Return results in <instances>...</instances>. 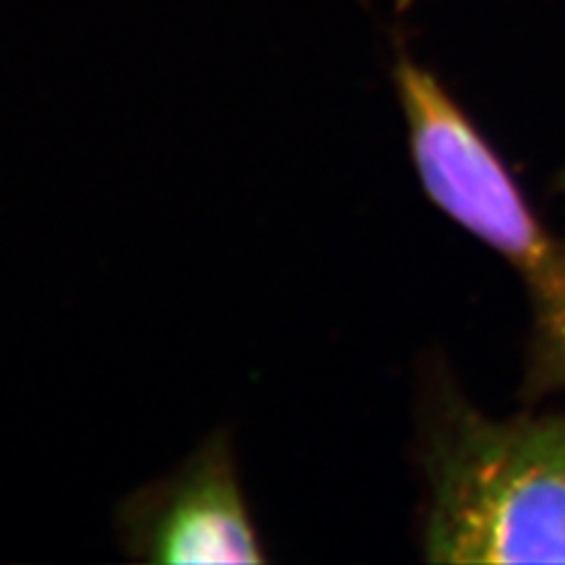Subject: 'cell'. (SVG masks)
I'll list each match as a JSON object with an SVG mask.
<instances>
[{
  "label": "cell",
  "mask_w": 565,
  "mask_h": 565,
  "mask_svg": "<svg viewBox=\"0 0 565 565\" xmlns=\"http://www.w3.org/2000/svg\"><path fill=\"white\" fill-rule=\"evenodd\" d=\"M431 563H565V413L492 417L434 392L422 419Z\"/></svg>",
  "instance_id": "obj_1"
},
{
  "label": "cell",
  "mask_w": 565,
  "mask_h": 565,
  "mask_svg": "<svg viewBox=\"0 0 565 565\" xmlns=\"http://www.w3.org/2000/svg\"><path fill=\"white\" fill-rule=\"evenodd\" d=\"M116 535L141 563L267 561L228 431L203 438L180 467L130 492L116 509Z\"/></svg>",
  "instance_id": "obj_3"
},
{
  "label": "cell",
  "mask_w": 565,
  "mask_h": 565,
  "mask_svg": "<svg viewBox=\"0 0 565 565\" xmlns=\"http://www.w3.org/2000/svg\"><path fill=\"white\" fill-rule=\"evenodd\" d=\"M558 189H561V193L565 196V172L561 174V182H558Z\"/></svg>",
  "instance_id": "obj_4"
},
{
  "label": "cell",
  "mask_w": 565,
  "mask_h": 565,
  "mask_svg": "<svg viewBox=\"0 0 565 565\" xmlns=\"http://www.w3.org/2000/svg\"><path fill=\"white\" fill-rule=\"evenodd\" d=\"M394 81L424 193L521 278L533 318L527 396L565 388V241L540 222L500 153L436 74L401 55Z\"/></svg>",
  "instance_id": "obj_2"
}]
</instances>
